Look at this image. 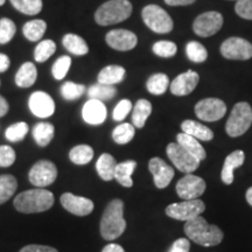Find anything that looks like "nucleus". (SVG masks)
<instances>
[{
    "mask_svg": "<svg viewBox=\"0 0 252 252\" xmlns=\"http://www.w3.org/2000/svg\"><path fill=\"white\" fill-rule=\"evenodd\" d=\"M13 204L18 212L24 214L43 213L53 207L54 195L43 188L30 189L15 196Z\"/></svg>",
    "mask_w": 252,
    "mask_h": 252,
    "instance_id": "nucleus-1",
    "label": "nucleus"
},
{
    "mask_svg": "<svg viewBox=\"0 0 252 252\" xmlns=\"http://www.w3.org/2000/svg\"><path fill=\"white\" fill-rule=\"evenodd\" d=\"M185 232L190 241L202 247H215L223 239V232L217 225L209 224L202 216L187 220Z\"/></svg>",
    "mask_w": 252,
    "mask_h": 252,
    "instance_id": "nucleus-2",
    "label": "nucleus"
},
{
    "mask_svg": "<svg viewBox=\"0 0 252 252\" xmlns=\"http://www.w3.org/2000/svg\"><path fill=\"white\" fill-rule=\"evenodd\" d=\"M126 229L124 220V203L122 200H112L104 210L100 220V235L106 241L121 237Z\"/></svg>",
    "mask_w": 252,
    "mask_h": 252,
    "instance_id": "nucleus-3",
    "label": "nucleus"
},
{
    "mask_svg": "<svg viewBox=\"0 0 252 252\" xmlns=\"http://www.w3.org/2000/svg\"><path fill=\"white\" fill-rule=\"evenodd\" d=\"M132 4L128 0H109L97 8L94 21L99 26H110L123 23L132 14Z\"/></svg>",
    "mask_w": 252,
    "mask_h": 252,
    "instance_id": "nucleus-4",
    "label": "nucleus"
},
{
    "mask_svg": "<svg viewBox=\"0 0 252 252\" xmlns=\"http://www.w3.org/2000/svg\"><path fill=\"white\" fill-rule=\"evenodd\" d=\"M252 125V109L247 102H239L232 109L226 122L225 131L230 137L243 135Z\"/></svg>",
    "mask_w": 252,
    "mask_h": 252,
    "instance_id": "nucleus-5",
    "label": "nucleus"
},
{
    "mask_svg": "<svg viewBox=\"0 0 252 252\" xmlns=\"http://www.w3.org/2000/svg\"><path fill=\"white\" fill-rule=\"evenodd\" d=\"M141 17L145 25L158 34H167L172 32L174 27L171 15L165 9L158 5H147L145 6Z\"/></svg>",
    "mask_w": 252,
    "mask_h": 252,
    "instance_id": "nucleus-6",
    "label": "nucleus"
},
{
    "mask_svg": "<svg viewBox=\"0 0 252 252\" xmlns=\"http://www.w3.org/2000/svg\"><path fill=\"white\" fill-rule=\"evenodd\" d=\"M206 210V204L203 201L198 200H185L180 203H172L166 208V214L171 219L178 220H190L200 216Z\"/></svg>",
    "mask_w": 252,
    "mask_h": 252,
    "instance_id": "nucleus-7",
    "label": "nucleus"
},
{
    "mask_svg": "<svg viewBox=\"0 0 252 252\" xmlns=\"http://www.w3.org/2000/svg\"><path fill=\"white\" fill-rule=\"evenodd\" d=\"M166 153L171 161L180 172L186 174L196 171L200 166V160L191 156L188 151H186L181 145L178 143H171L167 146Z\"/></svg>",
    "mask_w": 252,
    "mask_h": 252,
    "instance_id": "nucleus-8",
    "label": "nucleus"
},
{
    "mask_svg": "<svg viewBox=\"0 0 252 252\" xmlns=\"http://www.w3.org/2000/svg\"><path fill=\"white\" fill-rule=\"evenodd\" d=\"M28 178L31 184L35 187H47L58 178V168L55 163L49 160H40L32 166Z\"/></svg>",
    "mask_w": 252,
    "mask_h": 252,
    "instance_id": "nucleus-9",
    "label": "nucleus"
},
{
    "mask_svg": "<svg viewBox=\"0 0 252 252\" xmlns=\"http://www.w3.org/2000/svg\"><path fill=\"white\" fill-rule=\"evenodd\" d=\"M223 26L222 14L216 11L206 12L200 14L194 20L193 31L201 37H209L215 35Z\"/></svg>",
    "mask_w": 252,
    "mask_h": 252,
    "instance_id": "nucleus-10",
    "label": "nucleus"
},
{
    "mask_svg": "<svg viewBox=\"0 0 252 252\" xmlns=\"http://www.w3.org/2000/svg\"><path fill=\"white\" fill-rule=\"evenodd\" d=\"M220 54L228 60L247 61L252 58V45L242 37H229L220 46Z\"/></svg>",
    "mask_w": 252,
    "mask_h": 252,
    "instance_id": "nucleus-11",
    "label": "nucleus"
},
{
    "mask_svg": "<svg viewBox=\"0 0 252 252\" xmlns=\"http://www.w3.org/2000/svg\"><path fill=\"white\" fill-rule=\"evenodd\" d=\"M206 182L200 176L186 174L175 186L176 193L184 200H196L206 191Z\"/></svg>",
    "mask_w": 252,
    "mask_h": 252,
    "instance_id": "nucleus-12",
    "label": "nucleus"
},
{
    "mask_svg": "<svg viewBox=\"0 0 252 252\" xmlns=\"http://www.w3.org/2000/svg\"><path fill=\"white\" fill-rule=\"evenodd\" d=\"M226 105L219 98H206L195 105V115L204 122H216L224 117Z\"/></svg>",
    "mask_w": 252,
    "mask_h": 252,
    "instance_id": "nucleus-13",
    "label": "nucleus"
},
{
    "mask_svg": "<svg viewBox=\"0 0 252 252\" xmlns=\"http://www.w3.org/2000/svg\"><path fill=\"white\" fill-rule=\"evenodd\" d=\"M28 108L37 118H48L54 115L55 103L52 96L45 91H35L30 96Z\"/></svg>",
    "mask_w": 252,
    "mask_h": 252,
    "instance_id": "nucleus-14",
    "label": "nucleus"
},
{
    "mask_svg": "<svg viewBox=\"0 0 252 252\" xmlns=\"http://www.w3.org/2000/svg\"><path fill=\"white\" fill-rule=\"evenodd\" d=\"M105 41L110 48L118 52H128L137 46L138 37L131 31L112 30L106 34Z\"/></svg>",
    "mask_w": 252,
    "mask_h": 252,
    "instance_id": "nucleus-15",
    "label": "nucleus"
},
{
    "mask_svg": "<svg viewBox=\"0 0 252 252\" xmlns=\"http://www.w3.org/2000/svg\"><path fill=\"white\" fill-rule=\"evenodd\" d=\"M62 207L64 208L67 212L74 214L76 216H87L90 213H93L94 204L91 200L83 196H77L71 193L62 194L61 198Z\"/></svg>",
    "mask_w": 252,
    "mask_h": 252,
    "instance_id": "nucleus-16",
    "label": "nucleus"
},
{
    "mask_svg": "<svg viewBox=\"0 0 252 252\" xmlns=\"http://www.w3.org/2000/svg\"><path fill=\"white\" fill-rule=\"evenodd\" d=\"M149 168L153 175L154 185L159 189L168 187L172 179L174 178V168L160 158H152L149 162Z\"/></svg>",
    "mask_w": 252,
    "mask_h": 252,
    "instance_id": "nucleus-17",
    "label": "nucleus"
},
{
    "mask_svg": "<svg viewBox=\"0 0 252 252\" xmlns=\"http://www.w3.org/2000/svg\"><path fill=\"white\" fill-rule=\"evenodd\" d=\"M198 81H200V77L196 71L187 70L173 80L169 84V89L175 96H186L193 93V90L197 87Z\"/></svg>",
    "mask_w": 252,
    "mask_h": 252,
    "instance_id": "nucleus-18",
    "label": "nucleus"
},
{
    "mask_svg": "<svg viewBox=\"0 0 252 252\" xmlns=\"http://www.w3.org/2000/svg\"><path fill=\"white\" fill-rule=\"evenodd\" d=\"M108 111L103 102L90 99L82 108V118L89 125H100L105 122Z\"/></svg>",
    "mask_w": 252,
    "mask_h": 252,
    "instance_id": "nucleus-19",
    "label": "nucleus"
},
{
    "mask_svg": "<svg viewBox=\"0 0 252 252\" xmlns=\"http://www.w3.org/2000/svg\"><path fill=\"white\" fill-rule=\"evenodd\" d=\"M245 160V154L243 151L237 150L235 152L230 153L228 157H226L224 165H223L222 168V174H220V178H222V181L224 182L225 185H231L234 182V172L236 168H238L239 166H242L244 163Z\"/></svg>",
    "mask_w": 252,
    "mask_h": 252,
    "instance_id": "nucleus-20",
    "label": "nucleus"
},
{
    "mask_svg": "<svg viewBox=\"0 0 252 252\" xmlns=\"http://www.w3.org/2000/svg\"><path fill=\"white\" fill-rule=\"evenodd\" d=\"M37 80V69L32 62H25L15 74V84L19 88H30Z\"/></svg>",
    "mask_w": 252,
    "mask_h": 252,
    "instance_id": "nucleus-21",
    "label": "nucleus"
},
{
    "mask_svg": "<svg viewBox=\"0 0 252 252\" xmlns=\"http://www.w3.org/2000/svg\"><path fill=\"white\" fill-rule=\"evenodd\" d=\"M181 128L184 131V133L191 135V137L196 138L197 140L210 141L214 138L213 131L209 127L201 124V123L190 121V119H187V121L182 123Z\"/></svg>",
    "mask_w": 252,
    "mask_h": 252,
    "instance_id": "nucleus-22",
    "label": "nucleus"
},
{
    "mask_svg": "<svg viewBox=\"0 0 252 252\" xmlns=\"http://www.w3.org/2000/svg\"><path fill=\"white\" fill-rule=\"evenodd\" d=\"M125 69L121 65L111 64L108 67L103 68L97 76V82L100 84H106V86H115V84L121 83L125 77Z\"/></svg>",
    "mask_w": 252,
    "mask_h": 252,
    "instance_id": "nucleus-23",
    "label": "nucleus"
},
{
    "mask_svg": "<svg viewBox=\"0 0 252 252\" xmlns=\"http://www.w3.org/2000/svg\"><path fill=\"white\" fill-rule=\"evenodd\" d=\"M176 140H178L179 145H181V146L184 147L186 151H188L191 156L197 158L200 161H202L203 159H206V157H207L206 150L203 149L202 145L200 144V141H198L196 138L191 137V135L184 133V132H182V133L178 134Z\"/></svg>",
    "mask_w": 252,
    "mask_h": 252,
    "instance_id": "nucleus-24",
    "label": "nucleus"
},
{
    "mask_svg": "<svg viewBox=\"0 0 252 252\" xmlns=\"http://www.w3.org/2000/svg\"><path fill=\"white\" fill-rule=\"evenodd\" d=\"M116 166H117V161L115 158L111 154L104 153L97 160L96 171L102 180L111 181L112 179H115Z\"/></svg>",
    "mask_w": 252,
    "mask_h": 252,
    "instance_id": "nucleus-25",
    "label": "nucleus"
},
{
    "mask_svg": "<svg viewBox=\"0 0 252 252\" xmlns=\"http://www.w3.org/2000/svg\"><path fill=\"white\" fill-rule=\"evenodd\" d=\"M62 43L64 48L72 55L83 56L89 53V47L83 37L74 33L65 34L62 39Z\"/></svg>",
    "mask_w": 252,
    "mask_h": 252,
    "instance_id": "nucleus-26",
    "label": "nucleus"
},
{
    "mask_svg": "<svg viewBox=\"0 0 252 252\" xmlns=\"http://www.w3.org/2000/svg\"><path fill=\"white\" fill-rule=\"evenodd\" d=\"M135 167H137V162L134 160H127V161L117 163L115 171V179L118 181V184L126 188L132 187L133 186L132 174H133Z\"/></svg>",
    "mask_w": 252,
    "mask_h": 252,
    "instance_id": "nucleus-27",
    "label": "nucleus"
},
{
    "mask_svg": "<svg viewBox=\"0 0 252 252\" xmlns=\"http://www.w3.org/2000/svg\"><path fill=\"white\" fill-rule=\"evenodd\" d=\"M55 133L54 125L50 123L41 122L34 126L33 128V138L35 143L39 145L40 147H46L50 144L53 140Z\"/></svg>",
    "mask_w": 252,
    "mask_h": 252,
    "instance_id": "nucleus-28",
    "label": "nucleus"
},
{
    "mask_svg": "<svg viewBox=\"0 0 252 252\" xmlns=\"http://www.w3.org/2000/svg\"><path fill=\"white\" fill-rule=\"evenodd\" d=\"M152 113V104L147 99H139L135 103L133 112H132V123L137 128H143L147 118Z\"/></svg>",
    "mask_w": 252,
    "mask_h": 252,
    "instance_id": "nucleus-29",
    "label": "nucleus"
},
{
    "mask_svg": "<svg viewBox=\"0 0 252 252\" xmlns=\"http://www.w3.org/2000/svg\"><path fill=\"white\" fill-rule=\"evenodd\" d=\"M47 31L46 21L36 19V20H31L24 25L23 33L24 36L32 42H36L42 39Z\"/></svg>",
    "mask_w": 252,
    "mask_h": 252,
    "instance_id": "nucleus-30",
    "label": "nucleus"
},
{
    "mask_svg": "<svg viewBox=\"0 0 252 252\" xmlns=\"http://www.w3.org/2000/svg\"><path fill=\"white\" fill-rule=\"evenodd\" d=\"M94 158V150L89 145H77L69 152V159L75 165H87Z\"/></svg>",
    "mask_w": 252,
    "mask_h": 252,
    "instance_id": "nucleus-31",
    "label": "nucleus"
},
{
    "mask_svg": "<svg viewBox=\"0 0 252 252\" xmlns=\"http://www.w3.org/2000/svg\"><path fill=\"white\" fill-rule=\"evenodd\" d=\"M117 94V89L113 86H106V84H94L88 89V96L90 99H97L100 102L112 99Z\"/></svg>",
    "mask_w": 252,
    "mask_h": 252,
    "instance_id": "nucleus-32",
    "label": "nucleus"
},
{
    "mask_svg": "<svg viewBox=\"0 0 252 252\" xmlns=\"http://www.w3.org/2000/svg\"><path fill=\"white\" fill-rule=\"evenodd\" d=\"M169 86V78L166 74L159 72V74H154L147 80L146 88L152 94L160 96L166 93Z\"/></svg>",
    "mask_w": 252,
    "mask_h": 252,
    "instance_id": "nucleus-33",
    "label": "nucleus"
},
{
    "mask_svg": "<svg viewBox=\"0 0 252 252\" xmlns=\"http://www.w3.org/2000/svg\"><path fill=\"white\" fill-rule=\"evenodd\" d=\"M18 188L17 179L11 174L0 175V204L13 196Z\"/></svg>",
    "mask_w": 252,
    "mask_h": 252,
    "instance_id": "nucleus-34",
    "label": "nucleus"
},
{
    "mask_svg": "<svg viewBox=\"0 0 252 252\" xmlns=\"http://www.w3.org/2000/svg\"><path fill=\"white\" fill-rule=\"evenodd\" d=\"M17 11L26 15H36L42 11V0H9Z\"/></svg>",
    "mask_w": 252,
    "mask_h": 252,
    "instance_id": "nucleus-35",
    "label": "nucleus"
},
{
    "mask_svg": "<svg viewBox=\"0 0 252 252\" xmlns=\"http://www.w3.org/2000/svg\"><path fill=\"white\" fill-rule=\"evenodd\" d=\"M56 52V43L53 40H42L37 43L34 50V60L37 63H43L49 60Z\"/></svg>",
    "mask_w": 252,
    "mask_h": 252,
    "instance_id": "nucleus-36",
    "label": "nucleus"
},
{
    "mask_svg": "<svg viewBox=\"0 0 252 252\" xmlns=\"http://www.w3.org/2000/svg\"><path fill=\"white\" fill-rule=\"evenodd\" d=\"M135 134L134 126L128 123H122L118 126H116L115 130L112 132V139L115 143L119 145H125L133 139Z\"/></svg>",
    "mask_w": 252,
    "mask_h": 252,
    "instance_id": "nucleus-37",
    "label": "nucleus"
},
{
    "mask_svg": "<svg viewBox=\"0 0 252 252\" xmlns=\"http://www.w3.org/2000/svg\"><path fill=\"white\" fill-rule=\"evenodd\" d=\"M186 54L191 62L203 63L208 59V52L206 47L197 41H190L186 46Z\"/></svg>",
    "mask_w": 252,
    "mask_h": 252,
    "instance_id": "nucleus-38",
    "label": "nucleus"
},
{
    "mask_svg": "<svg viewBox=\"0 0 252 252\" xmlns=\"http://www.w3.org/2000/svg\"><path fill=\"white\" fill-rule=\"evenodd\" d=\"M84 93H86V87L74 82H65L61 87V96L68 102L81 98Z\"/></svg>",
    "mask_w": 252,
    "mask_h": 252,
    "instance_id": "nucleus-39",
    "label": "nucleus"
},
{
    "mask_svg": "<svg viewBox=\"0 0 252 252\" xmlns=\"http://www.w3.org/2000/svg\"><path fill=\"white\" fill-rule=\"evenodd\" d=\"M28 130H30V127L25 122L15 123V124H12L6 128L5 137L12 143H18V141L24 140V138L28 133Z\"/></svg>",
    "mask_w": 252,
    "mask_h": 252,
    "instance_id": "nucleus-40",
    "label": "nucleus"
},
{
    "mask_svg": "<svg viewBox=\"0 0 252 252\" xmlns=\"http://www.w3.org/2000/svg\"><path fill=\"white\" fill-rule=\"evenodd\" d=\"M70 65H71L70 56L63 55V56H61V58H59L54 62V64H53V67H52L53 77L58 81L63 80V78L67 76L69 69H70Z\"/></svg>",
    "mask_w": 252,
    "mask_h": 252,
    "instance_id": "nucleus-41",
    "label": "nucleus"
},
{
    "mask_svg": "<svg viewBox=\"0 0 252 252\" xmlns=\"http://www.w3.org/2000/svg\"><path fill=\"white\" fill-rule=\"evenodd\" d=\"M17 33V26L11 19L1 18L0 19V45H6L13 39Z\"/></svg>",
    "mask_w": 252,
    "mask_h": 252,
    "instance_id": "nucleus-42",
    "label": "nucleus"
},
{
    "mask_svg": "<svg viewBox=\"0 0 252 252\" xmlns=\"http://www.w3.org/2000/svg\"><path fill=\"white\" fill-rule=\"evenodd\" d=\"M153 53L159 58H173L176 54L178 47L172 41H158L152 47Z\"/></svg>",
    "mask_w": 252,
    "mask_h": 252,
    "instance_id": "nucleus-43",
    "label": "nucleus"
},
{
    "mask_svg": "<svg viewBox=\"0 0 252 252\" xmlns=\"http://www.w3.org/2000/svg\"><path fill=\"white\" fill-rule=\"evenodd\" d=\"M132 110V103L131 100L128 99H122L116 108L113 109L112 112V118L113 121L116 122H122L127 117V115L130 113V111Z\"/></svg>",
    "mask_w": 252,
    "mask_h": 252,
    "instance_id": "nucleus-44",
    "label": "nucleus"
},
{
    "mask_svg": "<svg viewBox=\"0 0 252 252\" xmlns=\"http://www.w3.org/2000/svg\"><path fill=\"white\" fill-rule=\"evenodd\" d=\"M15 151L7 145H0V167H9L15 161Z\"/></svg>",
    "mask_w": 252,
    "mask_h": 252,
    "instance_id": "nucleus-45",
    "label": "nucleus"
},
{
    "mask_svg": "<svg viewBox=\"0 0 252 252\" xmlns=\"http://www.w3.org/2000/svg\"><path fill=\"white\" fill-rule=\"evenodd\" d=\"M235 11L241 18L252 20V0H239L236 2Z\"/></svg>",
    "mask_w": 252,
    "mask_h": 252,
    "instance_id": "nucleus-46",
    "label": "nucleus"
},
{
    "mask_svg": "<svg viewBox=\"0 0 252 252\" xmlns=\"http://www.w3.org/2000/svg\"><path fill=\"white\" fill-rule=\"evenodd\" d=\"M190 250V243L187 238H179L173 243L168 252H189Z\"/></svg>",
    "mask_w": 252,
    "mask_h": 252,
    "instance_id": "nucleus-47",
    "label": "nucleus"
},
{
    "mask_svg": "<svg viewBox=\"0 0 252 252\" xmlns=\"http://www.w3.org/2000/svg\"><path fill=\"white\" fill-rule=\"evenodd\" d=\"M20 252H59V251L52 247H47V245L31 244L21 249Z\"/></svg>",
    "mask_w": 252,
    "mask_h": 252,
    "instance_id": "nucleus-48",
    "label": "nucleus"
},
{
    "mask_svg": "<svg viewBox=\"0 0 252 252\" xmlns=\"http://www.w3.org/2000/svg\"><path fill=\"white\" fill-rule=\"evenodd\" d=\"M9 64H11V60H9L8 56L0 53V72L7 71Z\"/></svg>",
    "mask_w": 252,
    "mask_h": 252,
    "instance_id": "nucleus-49",
    "label": "nucleus"
},
{
    "mask_svg": "<svg viewBox=\"0 0 252 252\" xmlns=\"http://www.w3.org/2000/svg\"><path fill=\"white\" fill-rule=\"evenodd\" d=\"M165 2L169 6H187L195 2V0H165Z\"/></svg>",
    "mask_w": 252,
    "mask_h": 252,
    "instance_id": "nucleus-50",
    "label": "nucleus"
},
{
    "mask_svg": "<svg viewBox=\"0 0 252 252\" xmlns=\"http://www.w3.org/2000/svg\"><path fill=\"white\" fill-rule=\"evenodd\" d=\"M8 110H9L8 102L4 98V97L0 96V117H4L6 113L8 112Z\"/></svg>",
    "mask_w": 252,
    "mask_h": 252,
    "instance_id": "nucleus-51",
    "label": "nucleus"
},
{
    "mask_svg": "<svg viewBox=\"0 0 252 252\" xmlns=\"http://www.w3.org/2000/svg\"><path fill=\"white\" fill-rule=\"evenodd\" d=\"M102 252H125V250L121 247V245L111 243L106 245V247L102 250Z\"/></svg>",
    "mask_w": 252,
    "mask_h": 252,
    "instance_id": "nucleus-52",
    "label": "nucleus"
},
{
    "mask_svg": "<svg viewBox=\"0 0 252 252\" xmlns=\"http://www.w3.org/2000/svg\"><path fill=\"white\" fill-rule=\"evenodd\" d=\"M247 201H248V203L252 207V187L249 188L247 191Z\"/></svg>",
    "mask_w": 252,
    "mask_h": 252,
    "instance_id": "nucleus-53",
    "label": "nucleus"
},
{
    "mask_svg": "<svg viewBox=\"0 0 252 252\" xmlns=\"http://www.w3.org/2000/svg\"><path fill=\"white\" fill-rule=\"evenodd\" d=\"M6 2V0H0V6H2Z\"/></svg>",
    "mask_w": 252,
    "mask_h": 252,
    "instance_id": "nucleus-54",
    "label": "nucleus"
},
{
    "mask_svg": "<svg viewBox=\"0 0 252 252\" xmlns=\"http://www.w3.org/2000/svg\"><path fill=\"white\" fill-rule=\"evenodd\" d=\"M0 86H1V82H0Z\"/></svg>",
    "mask_w": 252,
    "mask_h": 252,
    "instance_id": "nucleus-55",
    "label": "nucleus"
},
{
    "mask_svg": "<svg viewBox=\"0 0 252 252\" xmlns=\"http://www.w3.org/2000/svg\"><path fill=\"white\" fill-rule=\"evenodd\" d=\"M236 1H239V0H236Z\"/></svg>",
    "mask_w": 252,
    "mask_h": 252,
    "instance_id": "nucleus-56",
    "label": "nucleus"
}]
</instances>
